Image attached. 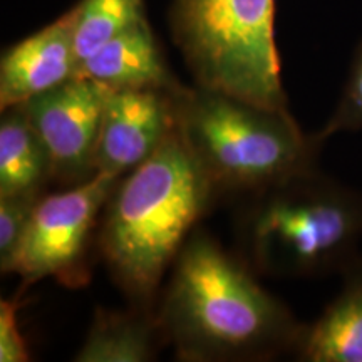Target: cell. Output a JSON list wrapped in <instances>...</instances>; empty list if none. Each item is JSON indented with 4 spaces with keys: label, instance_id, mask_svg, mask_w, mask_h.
I'll return each instance as SVG.
<instances>
[{
    "label": "cell",
    "instance_id": "obj_10",
    "mask_svg": "<svg viewBox=\"0 0 362 362\" xmlns=\"http://www.w3.org/2000/svg\"><path fill=\"white\" fill-rule=\"evenodd\" d=\"M78 76L111 90H165L178 94L183 86L160 49L146 19L136 22L104 42L79 64Z\"/></svg>",
    "mask_w": 362,
    "mask_h": 362
},
{
    "label": "cell",
    "instance_id": "obj_4",
    "mask_svg": "<svg viewBox=\"0 0 362 362\" xmlns=\"http://www.w3.org/2000/svg\"><path fill=\"white\" fill-rule=\"evenodd\" d=\"M176 117L185 143L218 197L259 192L317 168L322 141L305 134L288 110L194 86L176 94Z\"/></svg>",
    "mask_w": 362,
    "mask_h": 362
},
{
    "label": "cell",
    "instance_id": "obj_15",
    "mask_svg": "<svg viewBox=\"0 0 362 362\" xmlns=\"http://www.w3.org/2000/svg\"><path fill=\"white\" fill-rule=\"evenodd\" d=\"M40 197H0V270L12 272Z\"/></svg>",
    "mask_w": 362,
    "mask_h": 362
},
{
    "label": "cell",
    "instance_id": "obj_12",
    "mask_svg": "<svg viewBox=\"0 0 362 362\" xmlns=\"http://www.w3.org/2000/svg\"><path fill=\"white\" fill-rule=\"evenodd\" d=\"M165 342L156 309L131 305L129 310L98 307L76 362H148Z\"/></svg>",
    "mask_w": 362,
    "mask_h": 362
},
{
    "label": "cell",
    "instance_id": "obj_1",
    "mask_svg": "<svg viewBox=\"0 0 362 362\" xmlns=\"http://www.w3.org/2000/svg\"><path fill=\"white\" fill-rule=\"evenodd\" d=\"M156 319L165 344L187 362L272 359L296 351L304 330L245 262L202 230L176 257Z\"/></svg>",
    "mask_w": 362,
    "mask_h": 362
},
{
    "label": "cell",
    "instance_id": "obj_13",
    "mask_svg": "<svg viewBox=\"0 0 362 362\" xmlns=\"http://www.w3.org/2000/svg\"><path fill=\"white\" fill-rule=\"evenodd\" d=\"M51 180V156L22 104L2 110L0 197H42V189Z\"/></svg>",
    "mask_w": 362,
    "mask_h": 362
},
{
    "label": "cell",
    "instance_id": "obj_11",
    "mask_svg": "<svg viewBox=\"0 0 362 362\" xmlns=\"http://www.w3.org/2000/svg\"><path fill=\"white\" fill-rule=\"evenodd\" d=\"M344 287L312 325H304L296 354L305 362H362V262L344 270Z\"/></svg>",
    "mask_w": 362,
    "mask_h": 362
},
{
    "label": "cell",
    "instance_id": "obj_7",
    "mask_svg": "<svg viewBox=\"0 0 362 362\" xmlns=\"http://www.w3.org/2000/svg\"><path fill=\"white\" fill-rule=\"evenodd\" d=\"M107 90L96 81L76 76L22 103L51 156L54 180L79 185L96 175L94 155Z\"/></svg>",
    "mask_w": 362,
    "mask_h": 362
},
{
    "label": "cell",
    "instance_id": "obj_8",
    "mask_svg": "<svg viewBox=\"0 0 362 362\" xmlns=\"http://www.w3.org/2000/svg\"><path fill=\"white\" fill-rule=\"evenodd\" d=\"M176 126V94L110 89L104 101L94 171L121 178L155 155Z\"/></svg>",
    "mask_w": 362,
    "mask_h": 362
},
{
    "label": "cell",
    "instance_id": "obj_3",
    "mask_svg": "<svg viewBox=\"0 0 362 362\" xmlns=\"http://www.w3.org/2000/svg\"><path fill=\"white\" fill-rule=\"evenodd\" d=\"M243 262L267 277H319L357 262L362 197L319 170L252 193L238 216Z\"/></svg>",
    "mask_w": 362,
    "mask_h": 362
},
{
    "label": "cell",
    "instance_id": "obj_17",
    "mask_svg": "<svg viewBox=\"0 0 362 362\" xmlns=\"http://www.w3.org/2000/svg\"><path fill=\"white\" fill-rule=\"evenodd\" d=\"M19 300L0 302V362H25L30 359L27 342L17 322Z\"/></svg>",
    "mask_w": 362,
    "mask_h": 362
},
{
    "label": "cell",
    "instance_id": "obj_2",
    "mask_svg": "<svg viewBox=\"0 0 362 362\" xmlns=\"http://www.w3.org/2000/svg\"><path fill=\"white\" fill-rule=\"evenodd\" d=\"M218 197L178 126L116 183L98 228L99 253L131 305L155 310L168 267Z\"/></svg>",
    "mask_w": 362,
    "mask_h": 362
},
{
    "label": "cell",
    "instance_id": "obj_5",
    "mask_svg": "<svg viewBox=\"0 0 362 362\" xmlns=\"http://www.w3.org/2000/svg\"><path fill=\"white\" fill-rule=\"evenodd\" d=\"M171 27L197 86L288 110L275 44V0H175Z\"/></svg>",
    "mask_w": 362,
    "mask_h": 362
},
{
    "label": "cell",
    "instance_id": "obj_6",
    "mask_svg": "<svg viewBox=\"0 0 362 362\" xmlns=\"http://www.w3.org/2000/svg\"><path fill=\"white\" fill-rule=\"evenodd\" d=\"M117 181L98 173L67 192L39 198L11 272L22 279V288L44 279L69 288L89 282L88 253Z\"/></svg>",
    "mask_w": 362,
    "mask_h": 362
},
{
    "label": "cell",
    "instance_id": "obj_9",
    "mask_svg": "<svg viewBox=\"0 0 362 362\" xmlns=\"http://www.w3.org/2000/svg\"><path fill=\"white\" fill-rule=\"evenodd\" d=\"M78 8L8 47L0 62V110H7L76 78Z\"/></svg>",
    "mask_w": 362,
    "mask_h": 362
},
{
    "label": "cell",
    "instance_id": "obj_16",
    "mask_svg": "<svg viewBox=\"0 0 362 362\" xmlns=\"http://www.w3.org/2000/svg\"><path fill=\"white\" fill-rule=\"evenodd\" d=\"M362 129V44L357 49L352 61L349 78L344 86L342 96L339 99L337 107L324 128L315 133L320 141H325L329 136L342 133V131H361Z\"/></svg>",
    "mask_w": 362,
    "mask_h": 362
},
{
    "label": "cell",
    "instance_id": "obj_14",
    "mask_svg": "<svg viewBox=\"0 0 362 362\" xmlns=\"http://www.w3.org/2000/svg\"><path fill=\"white\" fill-rule=\"evenodd\" d=\"M76 8V52L79 64L121 30L146 19L143 0H81Z\"/></svg>",
    "mask_w": 362,
    "mask_h": 362
}]
</instances>
